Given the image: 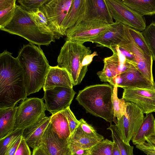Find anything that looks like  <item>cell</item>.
Listing matches in <instances>:
<instances>
[{
	"mask_svg": "<svg viewBox=\"0 0 155 155\" xmlns=\"http://www.w3.org/2000/svg\"><path fill=\"white\" fill-rule=\"evenodd\" d=\"M24 71L27 96L39 91L44 85L50 66L40 46L24 45L17 57Z\"/></svg>",
	"mask_w": 155,
	"mask_h": 155,
	"instance_id": "7a4b0ae2",
	"label": "cell"
},
{
	"mask_svg": "<svg viewBox=\"0 0 155 155\" xmlns=\"http://www.w3.org/2000/svg\"><path fill=\"white\" fill-rule=\"evenodd\" d=\"M48 0H19L20 6L28 12H34L39 9Z\"/></svg>",
	"mask_w": 155,
	"mask_h": 155,
	"instance_id": "e575fe53",
	"label": "cell"
},
{
	"mask_svg": "<svg viewBox=\"0 0 155 155\" xmlns=\"http://www.w3.org/2000/svg\"><path fill=\"white\" fill-rule=\"evenodd\" d=\"M155 137V118L151 113L144 117L138 131L131 140L134 145L140 144L146 141L145 137Z\"/></svg>",
	"mask_w": 155,
	"mask_h": 155,
	"instance_id": "603a6c76",
	"label": "cell"
},
{
	"mask_svg": "<svg viewBox=\"0 0 155 155\" xmlns=\"http://www.w3.org/2000/svg\"><path fill=\"white\" fill-rule=\"evenodd\" d=\"M107 129L111 131L113 141L117 144L121 155H134V147L127 145L123 141L116 125L111 124Z\"/></svg>",
	"mask_w": 155,
	"mask_h": 155,
	"instance_id": "83f0119b",
	"label": "cell"
},
{
	"mask_svg": "<svg viewBox=\"0 0 155 155\" xmlns=\"http://www.w3.org/2000/svg\"><path fill=\"white\" fill-rule=\"evenodd\" d=\"M22 137V136H21L16 139L10 147L6 155H15Z\"/></svg>",
	"mask_w": 155,
	"mask_h": 155,
	"instance_id": "b9f144b4",
	"label": "cell"
},
{
	"mask_svg": "<svg viewBox=\"0 0 155 155\" xmlns=\"http://www.w3.org/2000/svg\"><path fill=\"white\" fill-rule=\"evenodd\" d=\"M72 1L48 0L40 9L45 16L55 39H59L64 36L61 30V25L68 14Z\"/></svg>",
	"mask_w": 155,
	"mask_h": 155,
	"instance_id": "52a82bcc",
	"label": "cell"
},
{
	"mask_svg": "<svg viewBox=\"0 0 155 155\" xmlns=\"http://www.w3.org/2000/svg\"><path fill=\"white\" fill-rule=\"evenodd\" d=\"M27 12L33 21L43 33L54 36L48 24L45 16L40 9L34 12Z\"/></svg>",
	"mask_w": 155,
	"mask_h": 155,
	"instance_id": "4dcf8cb0",
	"label": "cell"
},
{
	"mask_svg": "<svg viewBox=\"0 0 155 155\" xmlns=\"http://www.w3.org/2000/svg\"><path fill=\"white\" fill-rule=\"evenodd\" d=\"M113 143L107 139H104L91 149L88 155H112Z\"/></svg>",
	"mask_w": 155,
	"mask_h": 155,
	"instance_id": "d6a6232c",
	"label": "cell"
},
{
	"mask_svg": "<svg viewBox=\"0 0 155 155\" xmlns=\"http://www.w3.org/2000/svg\"><path fill=\"white\" fill-rule=\"evenodd\" d=\"M68 146L71 151L72 155H88L89 150H85L79 147L74 143L69 141L68 140Z\"/></svg>",
	"mask_w": 155,
	"mask_h": 155,
	"instance_id": "ab89813d",
	"label": "cell"
},
{
	"mask_svg": "<svg viewBox=\"0 0 155 155\" xmlns=\"http://www.w3.org/2000/svg\"><path fill=\"white\" fill-rule=\"evenodd\" d=\"M86 6V0H73L68 14L61 27L63 34L82 21L84 17Z\"/></svg>",
	"mask_w": 155,
	"mask_h": 155,
	"instance_id": "d6986e66",
	"label": "cell"
},
{
	"mask_svg": "<svg viewBox=\"0 0 155 155\" xmlns=\"http://www.w3.org/2000/svg\"><path fill=\"white\" fill-rule=\"evenodd\" d=\"M74 86L71 78L67 71L57 65L50 66L43 88L45 91L56 87L72 88Z\"/></svg>",
	"mask_w": 155,
	"mask_h": 155,
	"instance_id": "ac0fdd59",
	"label": "cell"
},
{
	"mask_svg": "<svg viewBox=\"0 0 155 155\" xmlns=\"http://www.w3.org/2000/svg\"><path fill=\"white\" fill-rule=\"evenodd\" d=\"M27 97L24 69L17 58L5 50L0 54V109L14 107Z\"/></svg>",
	"mask_w": 155,
	"mask_h": 155,
	"instance_id": "6da1fadb",
	"label": "cell"
},
{
	"mask_svg": "<svg viewBox=\"0 0 155 155\" xmlns=\"http://www.w3.org/2000/svg\"><path fill=\"white\" fill-rule=\"evenodd\" d=\"M125 114L119 120L116 125L123 141L130 145V142L140 127L144 117L142 111L135 104L126 102Z\"/></svg>",
	"mask_w": 155,
	"mask_h": 155,
	"instance_id": "ba28073f",
	"label": "cell"
},
{
	"mask_svg": "<svg viewBox=\"0 0 155 155\" xmlns=\"http://www.w3.org/2000/svg\"><path fill=\"white\" fill-rule=\"evenodd\" d=\"M79 121L81 128L85 133L99 137H104L103 136L97 133L94 128L91 125L88 124L83 119L81 118Z\"/></svg>",
	"mask_w": 155,
	"mask_h": 155,
	"instance_id": "74e56055",
	"label": "cell"
},
{
	"mask_svg": "<svg viewBox=\"0 0 155 155\" xmlns=\"http://www.w3.org/2000/svg\"><path fill=\"white\" fill-rule=\"evenodd\" d=\"M83 21H99L108 25L114 23L106 0H86Z\"/></svg>",
	"mask_w": 155,
	"mask_h": 155,
	"instance_id": "2e32d148",
	"label": "cell"
},
{
	"mask_svg": "<svg viewBox=\"0 0 155 155\" xmlns=\"http://www.w3.org/2000/svg\"><path fill=\"white\" fill-rule=\"evenodd\" d=\"M122 98L133 103L147 115L155 112V88L123 87Z\"/></svg>",
	"mask_w": 155,
	"mask_h": 155,
	"instance_id": "7c38bea8",
	"label": "cell"
},
{
	"mask_svg": "<svg viewBox=\"0 0 155 155\" xmlns=\"http://www.w3.org/2000/svg\"><path fill=\"white\" fill-rule=\"evenodd\" d=\"M62 112L68 120L71 135L80 125V122L76 119L70 107L62 111Z\"/></svg>",
	"mask_w": 155,
	"mask_h": 155,
	"instance_id": "8d00e7d4",
	"label": "cell"
},
{
	"mask_svg": "<svg viewBox=\"0 0 155 155\" xmlns=\"http://www.w3.org/2000/svg\"><path fill=\"white\" fill-rule=\"evenodd\" d=\"M112 155H121L117 144L114 142L112 149Z\"/></svg>",
	"mask_w": 155,
	"mask_h": 155,
	"instance_id": "ee69618b",
	"label": "cell"
},
{
	"mask_svg": "<svg viewBox=\"0 0 155 155\" xmlns=\"http://www.w3.org/2000/svg\"><path fill=\"white\" fill-rule=\"evenodd\" d=\"M68 140L60 138L54 131L50 122L42 136L39 146L49 155H72Z\"/></svg>",
	"mask_w": 155,
	"mask_h": 155,
	"instance_id": "9a60e30c",
	"label": "cell"
},
{
	"mask_svg": "<svg viewBox=\"0 0 155 155\" xmlns=\"http://www.w3.org/2000/svg\"><path fill=\"white\" fill-rule=\"evenodd\" d=\"M110 49L112 51L113 54L104 58V68L97 73L101 81L109 83L114 78L125 71L131 64L121 54L117 46Z\"/></svg>",
	"mask_w": 155,
	"mask_h": 155,
	"instance_id": "4fadbf2b",
	"label": "cell"
},
{
	"mask_svg": "<svg viewBox=\"0 0 155 155\" xmlns=\"http://www.w3.org/2000/svg\"><path fill=\"white\" fill-rule=\"evenodd\" d=\"M146 141L136 145V147L147 155H155V137H146Z\"/></svg>",
	"mask_w": 155,
	"mask_h": 155,
	"instance_id": "d590c367",
	"label": "cell"
},
{
	"mask_svg": "<svg viewBox=\"0 0 155 155\" xmlns=\"http://www.w3.org/2000/svg\"><path fill=\"white\" fill-rule=\"evenodd\" d=\"M111 16L115 22L140 31L146 26L144 18L127 6L122 0H106Z\"/></svg>",
	"mask_w": 155,
	"mask_h": 155,
	"instance_id": "9c48e42d",
	"label": "cell"
},
{
	"mask_svg": "<svg viewBox=\"0 0 155 155\" xmlns=\"http://www.w3.org/2000/svg\"><path fill=\"white\" fill-rule=\"evenodd\" d=\"M1 30L21 36L30 43L40 46H48L55 41L53 35L43 33L20 5H16L15 12L11 20Z\"/></svg>",
	"mask_w": 155,
	"mask_h": 155,
	"instance_id": "5b68a950",
	"label": "cell"
},
{
	"mask_svg": "<svg viewBox=\"0 0 155 155\" xmlns=\"http://www.w3.org/2000/svg\"><path fill=\"white\" fill-rule=\"evenodd\" d=\"M16 0H0V29L12 19L15 10Z\"/></svg>",
	"mask_w": 155,
	"mask_h": 155,
	"instance_id": "4316f807",
	"label": "cell"
},
{
	"mask_svg": "<svg viewBox=\"0 0 155 155\" xmlns=\"http://www.w3.org/2000/svg\"><path fill=\"white\" fill-rule=\"evenodd\" d=\"M113 87L108 84L87 86L79 91L76 100L87 112L117 125L112 103Z\"/></svg>",
	"mask_w": 155,
	"mask_h": 155,
	"instance_id": "3957f363",
	"label": "cell"
},
{
	"mask_svg": "<svg viewBox=\"0 0 155 155\" xmlns=\"http://www.w3.org/2000/svg\"><path fill=\"white\" fill-rule=\"evenodd\" d=\"M104 139V137H99L86 134L79 125L71 135L68 140L83 149L90 150Z\"/></svg>",
	"mask_w": 155,
	"mask_h": 155,
	"instance_id": "7402d4cb",
	"label": "cell"
},
{
	"mask_svg": "<svg viewBox=\"0 0 155 155\" xmlns=\"http://www.w3.org/2000/svg\"><path fill=\"white\" fill-rule=\"evenodd\" d=\"M51 118V116H45L35 124L25 129L22 137L28 146L33 149L39 146L42 136L50 122Z\"/></svg>",
	"mask_w": 155,
	"mask_h": 155,
	"instance_id": "ffe728a7",
	"label": "cell"
},
{
	"mask_svg": "<svg viewBox=\"0 0 155 155\" xmlns=\"http://www.w3.org/2000/svg\"><path fill=\"white\" fill-rule=\"evenodd\" d=\"M24 130H14L5 137L0 139V155H6L14 142L19 137L22 136Z\"/></svg>",
	"mask_w": 155,
	"mask_h": 155,
	"instance_id": "f1b7e54d",
	"label": "cell"
},
{
	"mask_svg": "<svg viewBox=\"0 0 155 155\" xmlns=\"http://www.w3.org/2000/svg\"><path fill=\"white\" fill-rule=\"evenodd\" d=\"M131 51L136 58L135 62L132 64L143 76L152 83H155L152 72L153 60L152 56L144 53L136 45L133 47Z\"/></svg>",
	"mask_w": 155,
	"mask_h": 155,
	"instance_id": "44dd1931",
	"label": "cell"
},
{
	"mask_svg": "<svg viewBox=\"0 0 155 155\" xmlns=\"http://www.w3.org/2000/svg\"><path fill=\"white\" fill-rule=\"evenodd\" d=\"M128 30L131 38L138 47L145 53L151 56L142 33L129 27Z\"/></svg>",
	"mask_w": 155,
	"mask_h": 155,
	"instance_id": "836d02e7",
	"label": "cell"
},
{
	"mask_svg": "<svg viewBox=\"0 0 155 155\" xmlns=\"http://www.w3.org/2000/svg\"><path fill=\"white\" fill-rule=\"evenodd\" d=\"M128 8L140 15H155V0H122Z\"/></svg>",
	"mask_w": 155,
	"mask_h": 155,
	"instance_id": "d4e9b609",
	"label": "cell"
},
{
	"mask_svg": "<svg viewBox=\"0 0 155 155\" xmlns=\"http://www.w3.org/2000/svg\"><path fill=\"white\" fill-rule=\"evenodd\" d=\"M43 98H27L17 107L14 130L25 129L45 117L46 110Z\"/></svg>",
	"mask_w": 155,
	"mask_h": 155,
	"instance_id": "8992f818",
	"label": "cell"
},
{
	"mask_svg": "<svg viewBox=\"0 0 155 155\" xmlns=\"http://www.w3.org/2000/svg\"><path fill=\"white\" fill-rule=\"evenodd\" d=\"M110 84L114 87L121 88H155L153 83L143 76L135 67L131 63L130 67L124 72L114 78Z\"/></svg>",
	"mask_w": 155,
	"mask_h": 155,
	"instance_id": "5bb4252c",
	"label": "cell"
},
{
	"mask_svg": "<svg viewBox=\"0 0 155 155\" xmlns=\"http://www.w3.org/2000/svg\"><path fill=\"white\" fill-rule=\"evenodd\" d=\"M142 34L150 51L153 60L155 61V22L147 26Z\"/></svg>",
	"mask_w": 155,
	"mask_h": 155,
	"instance_id": "1f68e13d",
	"label": "cell"
},
{
	"mask_svg": "<svg viewBox=\"0 0 155 155\" xmlns=\"http://www.w3.org/2000/svg\"><path fill=\"white\" fill-rule=\"evenodd\" d=\"M76 92L73 88L56 87L44 91L46 110L52 115L70 107Z\"/></svg>",
	"mask_w": 155,
	"mask_h": 155,
	"instance_id": "8fae6325",
	"label": "cell"
},
{
	"mask_svg": "<svg viewBox=\"0 0 155 155\" xmlns=\"http://www.w3.org/2000/svg\"><path fill=\"white\" fill-rule=\"evenodd\" d=\"M117 46L119 51L125 57L127 61L132 64L135 62L136 58L134 54L119 47L118 45Z\"/></svg>",
	"mask_w": 155,
	"mask_h": 155,
	"instance_id": "60d3db41",
	"label": "cell"
},
{
	"mask_svg": "<svg viewBox=\"0 0 155 155\" xmlns=\"http://www.w3.org/2000/svg\"></svg>",
	"mask_w": 155,
	"mask_h": 155,
	"instance_id": "f6af8a7d",
	"label": "cell"
},
{
	"mask_svg": "<svg viewBox=\"0 0 155 155\" xmlns=\"http://www.w3.org/2000/svg\"><path fill=\"white\" fill-rule=\"evenodd\" d=\"M51 117L50 123L54 131L60 138L68 140L71 135L70 128L67 119L62 111Z\"/></svg>",
	"mask_w": 155,
	"mask_h": 155,
	"instance_id": "484cf974",
	"label": "cell"
},
{
	"mask_svg": "<svg viewBox=\"0 0 155 155\" xmlns=\"http://www.w3.org/2000/svg\"><path fill=\"white\" fill-rule=\"evenodd\" d=\"M125 34L124 25L115 22L111 27L102 34L91 40L97 47H115L119 44Z\"/></svg>",
	"mask_w": 155,
	"mask_h": 155,
	"instance_id": "e0dca14e",
	"label": "cell"
},
{
	"mask_svg": "<svg viewBox=\"0 0 155 155\" xmlns=\"http://www.w3.org/2000/svg\"><path fill=\"white\" fill-rule=\"evenodd\" d=\"M32 155H49L41 146L33 149Z\"/></svg>",
	"mask_w": 155,
	"mask_h": 155,
	"instance_id": "7bdbcfd3",
	"label": "cell"
},
{
	"mask_svg": "<svg viewBox=\"0 0 155 155\" xmlns=\"http://www.w3.org/2000/svg\"><path fill=\"white\" fill-rule=\"evenodd\" d=\"M91 53L89 47L74 41L67 40L61 47L57 65L67 71L74 86L80 84L84 79L89 65L84 58Z\"/></svg>",
	"mask_w": 155,
	"mask_h": 155,
	"instance_id": "277c9868",
	"label": "cell"
},
{
	"mask_svg": "<svg viewBox=\"0 0 155 155\" xmlns=\"http://www.w3.org/2000/svg\"><path fill=\"white\" fill-rule=\"evenodd\" d=\"M111 25L99 21H82L75 27L67 30L65 35L67 40L84 44L105 32L111 27Z\"/></svg>",
	"mask_w": 155,
	"mask_h": 155,
	"instance_id": "30bf717a",
	"label": "cell"
},
{
	"mask_svg": "<svg viewBox=\"0 0 155 155\" xmlns=\"http://www.w3.org/2000/svg\"><path fill=\"white\" fill-rule=\"evenodd\" d=\"M17 107L0 109V139L14 130Z\"/></svg>",
	"mask_w": 155,
	"mask_h": 155,
	"instance_id": "cb8c5ba5",
	"label": "cell"
},
{
	"mask_svg": "<svg viewBox=\"0 0 155 155\" xmlns=\"http://www.w3.org/2000/svg\"><path fill=\"white\" fill-rule=\"evenodd\" d=\"M117 87L116 84L114 87L112 95V103L115 117L119 120L125 114L126 104L125 100L122 98L119 99L117 96Z\"/></svg>",
	"mask_w": 155,
	"mask_h": 155,
	"instance_id": "f546056e",
	"label": "cell"
},
{
	"mask_svg": "<svg viewBox=\"0 0 155 155\" xmlns=\"http://www.w3.org/2000/svg\"><path fill=\"white\" fill-rule=\"evenodd\" d=\"M15 155H31L29 146L22 137Z\"/></svg>",
	"mask_w": 155,
	"mask_h": 155,
	"instance_id": "f35d334b",
	"label": "cell"
}]
</instances>
